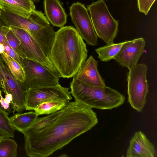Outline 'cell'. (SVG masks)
Returning a JSON list of instances; mask_svg holds the SVG:
<instances>
[{"mask_svg": "<svg viewBox=\"0 0 157 157\" xmlns=\"http://www.w3.org/2000/svg\"><path fill=\"white\" fill-rule=\"evenodd\" d=\"M10 28L2 22L0 19V43L3 44L6 37V34Z\"/></svg>", "mask_w": 157, "mask_h": 157, "instance_id": "cell-25", "label": "cell"}, {"mask_svg": "<svg viewBox=\"0 0 157 157\" xmlns=\"http://www.w3.org/2000/svg\"><path fill=\"white\" fill-rule=\"evenodd\" d=\"M97 36L106 44L113 42L118 32V21L110 13L104 0H98L87 6Z\"/></svg>", "mask_w": 157, "mask_h": 157, "instance_id": "cell-5", "label": "cell"}, {"mask_svg": "<svg viewBox=\"0 0 157 157\" xmlns=\"http://www.w3.org/2000/svg\"><path fill=\"white\" fill-rule=\"evenodd\" d=\"M0 88H0V100L1 99V96H2V92H1V90ZM0 109L1 110H2V111H6L2 107L1 104L0 103Z\"/></svg>", "mask_w": 157, "mask_h": 157, "instance_id": "cell-34", "label": "cell"}, {"mask_svg": "<svg viewBox=\"0 0 157 157\" xmlns=\"http://www.w3.org/2000/svg\"><path fill=\"white\" fill-rule=\"evenodd\" d=\"M6 38L11 47L21 58L23 59L20 47V41L10 28L6 34Z\"/></svg>", "mask_w": 157, "mask_h": 157, "instance_id": "cell-24", "label": "cell"}, {"mask_svg": "<svg viewBox=\"0 0 157 157\" xmlns=\"http://www.w3.org/2000/svg\"><path fill=\"white\" fill-rule=\"evenodd\" d=\"M146 42L143 37L125 40L114 59L128 69L137 64L144 51Z\"/></svg>", "mask_w": 157, "mask_h": 157, "instance_id": "cell-12", "label": "cell"}, {"mask_svg": "<svg viewBox=\"0 0 157 157\" xmlns=\"http://www.w3.org/2000/svg\"><path fill=\"white\" fill-rule=\"evenodd\" d=\"M86 44L76 29L60 28L55 33L50 59L61 77H73L87 56Z\"/></svg>", "mask_w": 157, "mask_h": 157, "instance_id": "cell-2", "label": "cell"}, {"mask_svg": "<svg viewBox=\"0 0 157 157\" xmlns=\"http://www.w3.org/2000/svg\"><path fill=\"white\" fill-rule=\"evenodd\" d=\"M8 113L0 109V135L2 138H13L15 129L8 117Z\"/></svg>", "mask_w": 157, "mask_h": 157, "instance_id": "cell-23", "label": "cell"}, {"mask_svg": "<svg viewBox=\"0 0 157 157\" xmlns=\"http://www.w3.org/2000/svg\"><path fill=\"white\" fill-rule=\"evenodd\" d=\"M23 67V59L11 47L8 55Z\"/></svg>", "mask_w": 157, "mask_h": 157, "instance_id": "cell-27", "label": "cell"}, {"mask_svg": "<svg viewBox=\"0 0 157 157\" xmlns=\"http://www.w3.org/2000/svg\"><path fill=\"white\" fill-rule=\"evenodd\" d=\"M25 80L23 83L25 89L59 84L61 76L58 72L51 71L36 61L23 59Z\"/></svg>", "mask_w": 157, "mask_h": 157, "instance_id": "cell-7", "label": "cell"}, {"mask_svg": "<svg viewBox=\"0 0 157 157\" xmlns=\"http://www.w3.org/2000/svg\"><path fill=\"white\" fill-rule=\"evenodd\" d=\"M0 73L2 78L1 86L5 93L11 94L13 97L11 103L14 112H23L25 109L24 88L22 83L13 75L4 63L0 54Z\"/></svg>", "mask_w": 157, "mask_h": 157, "instance_id": "cell-11", "label": "cell"}, {"mask_svg": "<svg viewBox=\"0 0 157 157\" xmlns=\"http://www.w3.org/2000/svg\"><path fill=\"white\" fill-rule=\"evenodd\" d=\"M147 72L146 64L137 63L129 69L127 75L128 101L139 112H142L147 101L149 90Z\"/></svg>", "mask_w": 157, "mask_h": 157, "instance_id": "cell-6", "label": "cell"}, {"mask_svg": "<svg viewBox=\"0 0 157 157\" xmlns=\"http://www.w3.org/2000/svg\"><path fill=\"white\" fill-rule=\"evenodd\" d=\"M155 147L141 131L136 132L131 139L127 157H154Z\"/></svg>", "mask_w": 157, "mask_h": 157, "instance_id": "cell-14", "label": "cell"}, {"mask_svg": "<svg viewBox=\"0 0 157 157\" xmlns=\"http://www.w3.org/2000/svg\"><path fill=\"white\" fill-rule=\"evenodd\" d=\"M0 19L9 27L23 29L26 31L38 43L50 59V50L55 33L44 14L41 11L33 10L24 17L2 10Z\"/></svg>", "mask_w": 157, "mask_h": 157, "instance_id": "cell-3", "label": "cell"}, {"mask_svg": "<svg viewBox=\"0 0 157 157\" xmlns=\"http://www.w3.org/2000/svg\"><path fill=\"white\" fill-rule=\"evenodd\" d=\"M155 0H148L146 4L145 13H144L145 15H147L148 14Z\"/></svg>", "mask_w": 157, "mask_h": 157, "instance_id": "cell-30", "label": "cell"}, {"mask_svg": "<svg viewBox=\"0 0 157 157\" xmlns=\"http://www.w3.org/2000/svg\"><path fill=\"white\" fill-rule=\"evenodd\" d=\"M2 138V136L0 135V141H1V140Z\"/></svg>", "mask_w": 157, "mask_h": 157, "instance_id": "cell-37", "label": "cell"}, {"mask_svg": "<svg viewBox=\"0 0 157 157\" xmlns=\"http://www.w3.org/2000/svg\"><path fill=\"white\" fill-rule=\"evenodd\" d=\"M63 109L46 116L42 117H38L30 127L25 132H36L44 129L58 117L63 112Z\"/></svg>", "mask_w": 157, "mask_h": 157, "instance_id": "cell-19", "label": "cell"}, {"mask_svg": "<svg viewBox=\"0 0 157 157\" xmlns=\"http://www.w3.org/2000/svg\"><path fill=\"white\" fill-rule=\"evenodd\" d=\"M4 99L6 101L9 103H12L13 101V97L11 94L6 93Z\"/></svg>", "mask_w": 157, "mask_h": 157, "instance_id": "cell-32", "label": "cell"}, {"mask_svg": "<svg viewBox=\"0 0 157 157\" xmlns=\"http://www.w3.org/2000/svg\"><path fill=\"white\" fill-rule=\"evenodd\" d=\"M70 15L76 29L89 45L98 44V38L94 30L88 10L84 4L73 3L70 7Z\"/></svg>", "mask_w": 157, "mask_h": 157, "instance_id": "cell-10", "label": "cell"}, {"mask_svg": "<svg viewBox=\"0 0 157 157\" xmlns=\"http://www.w3.org/2000/svg\"><path fill=\"white\" fill-rule=\"evenodd\" d=\"M17 144L9 138H2L0 141V157H16L17 154Z\"/></svg>", "mask_w": 157, "mask_h": 157, "instance_id": "cell-22", "label": "cell"}, {"mask_svg": "<svg viewBox=\"0 0 157 157\" xmlns=\"http://www.w3.org/2000/svg\"><path fill=\"white\" fill-rule=\"evenodd\" d=\"M0 55L13 75L23 84L25 80V73L23 67L5 52H4Z\"/></svg>", "mask_w": 157, "mask_h": 157, "instance_id": "cell-20", "label": "cell"}, {"mask_svg": "<svg viewBox=\"0 0 157 157\" xmlns=\"http://www.w3.org/2000/svg\"><path fill=\"white\" fill-rule=\"evenodd\" d=\"M46 17L53 26L61 28L67 23V15L59 0H44Z\"/></svg>", "mask_w": 157, "mask_h": 157, "instance_id": "cell-15", "label": "cell"}, {"mask_svg": "<svg viewBox=\"0 0 157 157\" xmlns=\"http://www.w3.org/2000/svg\"><path fill=\"white\" fill-rule=\"evenodd\" d=\"M137 5L139 11L144 13L146 6L148 0H137Z\"/></svg>", "mask_w": 157, "mask_h": 157, "instance_id": "cell-28", "label": "cell"}, {"mask_svg": "<svg viewBox=\"0 0 157 157\" xmlns=\"http://www.w3.org/2000/svg\"><path fill=\"white\" fill-rule=\"evenodd\" d=\"M38 116L35 111L18 113L10 117V119L14 129L23 133L29 129Z\"/></svg>", "mask_w": 157, "mask_h": 157, "instance_id": "cell-16", "label": "cell"}, {"mask_svg": "<svg viewBox=\"0 0 157 157\" xmlns=\"http://www.w3.org/2000/svg\"><path fill=\"white\" fill-rule=\"evenodd\" d=\"M98 61L90 56L84 61L78 70L73 77L86 84L96 86H106L104 79L98 69Z\"/></svg>", "mask_w": 157, "mask_h": 157, "instance_id": "cell-13", "label": "cell"}, {"mask_svg": "<svg viewBox=\"0 0 157 157\" xmlns=\"http://www.w3.org/2000/svg\"><path fill=\"white\" fill-rule=\"evenodd\" d=\"M33 3L34 2H36L38 3V2L40 0H31Z\"/></svg>", "mask_w": 157, "mask_h": 157, "instance_id": "cell-36", "label": "cell"}, {"mask_svg": "<svg viewBox=\"0 0 157 157\" xmlns=\"http://www.w3.org/2000/svg\"><path fill=\"white\" fill-rule=\"evenodd\" d=\"M70 88L75 101L92 108L111 109L121 105L125 100L123 94L109 86H91L74 77Z\"/></svg>", "mask_w": 157, "mask_h": 157, "instance_id": "cell-4", "label": "cell"}, {"mask_svg": "<svg viewBox=\"0 0 157 157\" xmlns=\"http://www.w3.org/2000/svg\"><path fill=\"white\" fill-rule=\"evenodd\" d=\"M4 52V48L3 44L0 43V54Z\"/></svg>", "mask_w": 157, "mask_h": 157, "instance_id": "cell-33", "label": "cell"}, {"mask_svg": "<svg viewBox=\"0 0 157 157\" xmlns=\"http://www.w3.org/2000/svg\"><path fill=\"white\" fill-rule=\"evenodd\" d=\"M0 9L24 17L28 16L30 11L13 0H0Z\"/></svg>", "mask_w": 157, "mask_h": 157, "instance_id": "cell-21", "label": "cell"}, {"mask_svg": "<svg viewBox=\"0 0 157 157\" xmlns=\"http://www.w3.org/2000/svg\"><path fill=\"white\" fill-rule=\"evenodd\" d=\"M3 45L4 48V52H5L8 55H9L11 47L7 40L6 37L3 44Z\"/></svg>", "mask_w": 157, "mask_h": 157, "instance_id": "cell-31", "label": "cell"}, {"mask_svg": "<svg viewBox=\"0 0 157 157\" xmlns=\"http://www.w3.org/2000/svg\"><path fill=\"white\" fill-rule=\"evenodd\" d=\"M2 78L0 73V88H1V86L2 82Z\"/></svg>", "mask_w": 157, "mask_h": 157, "instance_id": "cell-35", "label": "cell"}, {"mask_svg": "<svg viewBox=\"0 0 157 157\" xmlns=\"http://www.w3.org/2000/svg\"><path fill=\"white\" fill-rule=\"evenodd\" d=\"M92 108L78 101L69 102L58 117L44 129L23 133L25 150L31 157H47L61 149L98 123Z\"/></svg>", "mask_w": 157, "mask_h": 157, "instance_id": "cell-1", "label": "cell"}, {"mask_svg": "<svg viewBox=\"0 0 157 157\" xmlns=\"http://www.w3.org/2000/svg\"><path fill=\"white\" fill-rule=\"evenodd\" d=\"M25 109L34 110L40 103L50 100L70 101L72 98L69 88L59 84L54 86H44L26 89L25 91Z\"/></svg>", "mask_w": 157, "mask_h": 157, "instance_id": "cell-8", "label": "cell"}, {"mask_svg": "<svg viewBox=\"0 0 157 157\" xmlns=\"http://www.w3.org/2000/svg\"><path fill=\"white\" fill-rule=\"evenodd\" d=\"M21 5L25 9L31 11L35 9L34 3L31 0H13Z\"/></svg>", "mask_w": 157, "mask_h": 157, "instance_id": "cell-26", "label": "cell"}, {"mask_svg": "<svg viewBox=\"0 0 157 157\" xmlns=\"http://www.w3.org/2000/svg\"><path fill=\"white\" fill-rule=\"evenodd\" d=\"M0 102L2 107L6 111L10 109V104L5 101L2 95L1 96Z\"/></svg>", "mask_w": 157, "mask_h": 157, "instance_id": "cell-29", "label": "cell"}, {"mask_svg": "<svg viewBox=\"0 0 157 157\" xmlns=\"http://www.w3.org/2000/svg\"><path fill=\"white\" fill-rule=\"evenodd\" d=\"M20 41L23 58L38 62L52 71L58 72L38 43L25 30L10 27Z\"/></svg>", "mask_w": 157, "mask_h": 157, "instance_id": "cell-9", "label": "cell"}, {"mask_svg": "<svg viewBox=\"0 0 157 157\" xmlns=\"http://www.w3.org/2000/svg\"><path fill=\"white\" fill-rule=\"evenodd\" d=\"M69 102L61 100H49L39 105L34 110L38 116L44 114L49 115L63 109Z\"/></svg>", "mask_w": 157, "mask_h": 157, "instance_id": "cell-17", "label": "cell"}, {"mask_svg": "<svg viewBox=\"0 0 157 157\" xmlns=\"http://www.w3.org/2000/svg\"><path fill=\"white\" fill-rule=\"evenodd\" d=\"M125 42L117 43L112 42L95 49L98 58L101 61L105 62L114 59Z\"/></svg>", "mask_w": 157, "mask_h": 157, "instance_id": "cell-18", "label": "cell"}]
</instances>
